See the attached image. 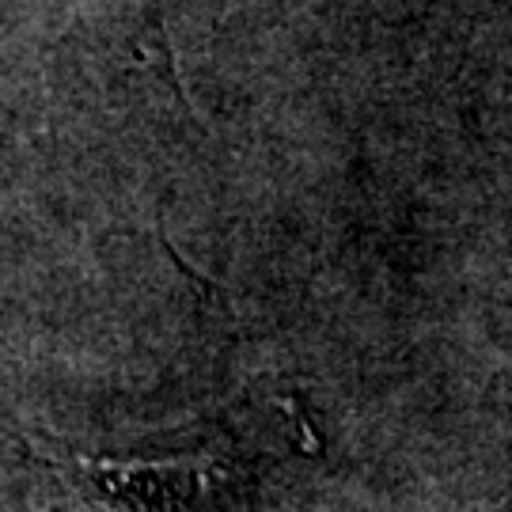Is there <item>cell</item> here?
I'll return each instance as SVG.
<instances>
[{"mask_svg": "<svg viewBox=\"0 0 512 512\" xmlns=\"http://www.w3.org/2000/svg\"><path fill=\"white\" fill-rule=\"evenodd\" d=\"M35 463L103 512H186V497L198 486V475L183 463H99L69 452L35 456Z\"/></svg>", "mask_w": 512, "mask_h": 512, "instance_id": "6da1fadb", "label": "cell"}]
</instances>
